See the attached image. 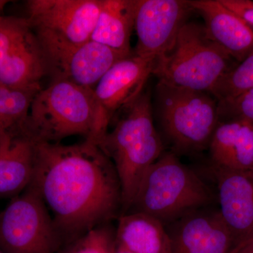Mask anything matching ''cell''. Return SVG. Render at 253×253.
I'll use <instances>...</instances> for the list:
<instances>
[{
  "mask_svg": "<svg viewBox=\"0 0 253 253\" xmlns=\"http://www.w3.org/2000/svg\"><path fill=\"white\" fill-rule=\"evenodd\" d=\"M228 9L243 18L253 27V1L251 0H220Z\"/></svg>",
  "mask_w": 253,
  "mask_h": 253,
  "instance_id": "obj_24",
  "label": "cell"
},
{
  "mask_svg": "<svg viewBox=\"0 0 253 253\" xmlns=\"http://www.w3.org/2000/svg\"><path fill=\"white\" fill-rule=\"evenodd\" d=\"M63 246L51 214L31 186L0 212V249L5 253H56Z\"/></svg>",
  "mask_w": 253,
  "mask_h": 253,
  "instance_id": "obj_7",
  "label": "cell"
},
{
  "mask_svg": "<svg viewBox=\"0 0 253 253\" xmlns=\"http://www.w3.org/2000/svg\"><path fill=\"white\" fill-rule=\"evenodd\" d=\"M208 149L213 166L230 169L253 168V123L219 121Z\"/></svg>",
  "mask_w": 253,
  "mask_h": 253,
  "instance_id": "obj_17",
  "label": "cell"
},
{
  "mask_svg": "<svg viewBox=\"0 0 253 253\" xmlns=\"http://www.w3.org/2000/svg\"><path fill=\"white\" fill-rule=\"evenodd\" d=\"M204 19L211 38L238 63L253 51V27L221 4L220 0L189 1Z\"/></svg>",
  "mask_w": 253,
  "mask_h": 253,
  "instance_id": "obj_16",
  "label": "cell"
},
{
  "mask_svg": "<svg viewBox=\"0 0 253 253\" xmlns=\"http://www.w3.org/2000/svg\"><path fill=\"white\" fill-rule=\"evenodd\" d=\"M237 63L204 25L187 22L172 47L156 59L153 75L161 84L211 93Z\"/></svg>",
  "mask_w": 253,
  "mask_h": 253,
  "instance_id": "obj_4",
  "label": "cell"
},
{
  "mask_svg": "<svg viewBox=\"0 0 253 253\" xmlns=\"http://www.w3.org/2000/svg\"><path fill=\"white\" fill-rule=\"evenodd\" d=\"M192 11L185 0H137L134 54L156 61L172 47Z\"/></svg>",
  "mask_w": 253,
  "mask_h": 253,
  "instance_id": "obj_10",
  "label": "cell"
},
{
  "mask_svg": "<svg viewBox=\"0 0 253 253\" xmlns=\"http://www.w3.org/2000/svg\"><path fill=\"white\" fill-rule=\"evenodd\" d=\"M219 211L236 246L253 238V168L230 169L213 166Z\"/></svg>",
  "mask_w": 253,
  "mask_h": 253,
  "instance_id": "obj_14",
  "label": "cell"
},
{
  "mask_svg": "<svg viewBox=\"0 0 253 253\" xmlns=\"http://www.w3.org/2000/svg\"><path fill=\"white\" fill-rule=\"evenodd\" d=\"M113 253H135L131 252V251H128V250L123 249V248L119 247L116 245Z\"/></svg>",
  "mask_w": 253,
  "mask_h": 253,
  "instance_id": "obj_26",
  "label": "cell"
},
{
  "mask_svg": "<svg viewBox=\"0 0 253 253\" xmlns=\"http://www.w3.org/2000/svg\"><path fill=\"white\" fill-rule=\"evenodd\" d=\"M119 119L98 146L112 161L120 186L121 204L131 207L141 179L163 155V144L155 127L149 92L144 90L118 112Z\"/></svg>",
  "mask_w": 253,
  "mask_h": 253,
  "instance_id": "obj_2",
  "label": "cell"
},
{
  "mask_svg": "<svg viewBox=\"0 0 253 253\" xmlns=\"http://www.w3.org/2000/svg\"><path fill=\"white\" fill-rule=\"evenodd\" d=\"M46 76L39 39L26 18L0 16V83L11 89L41 90Z\"/></svg>",
  "mask_w": 253,
  "mask_h": 253,
  "instance_id": "obj_9",
  "label": "cell"
},
{
  "mask_svg": "<svg viewBox=\"0 0 253 253\" xmlns=\"http://www.w3.org/2000/svg\"><path fill=\"white\" fill-rule=\"evenodd\" d=\"M29 186L51 213L64 246L101 225L121 203L112 161L87 139L72 145L36 142Z\"/></svg>",
  "mask_w": 253,
  "mask_h": 253,
  "instance_id": "obj_1",
  "label": "cell"
},
{
  "mask_svg": "<svg viewBox=\"0 0 253 253\" xmlns=\"http://www.w3.org/2000/svg\"><path fill=\"white\" fill-rule=\"evenodd\" d=\"M115 248L116 240L111 231L99 225L65 245L59 253H113Z\"/></svg>",
  "mask_w": 253,
  "mask_h": 253,
  "instance_id": "obj_22",
  "label": "cell"
},
{
  "mask_svg": "<svg viewBox=\"0 0 253 253\" xmlns=\"http://www.w3.org/2000/svg\"><path fill=\"white\" fill-rule=\"evenodd\" d=\"M24 122L0 131V199L21 194L33 179L36 141Z\"/></svg>",
  "mask_w": 253,
  "mask_h": 253,
  "instance_id": "obj_15",
  "label": "cell"
},
{
  "mask_svg": "<svg viewBox=\"0 0 253 253\" xmlns=\"http://www.w3.org/2000/svg\"><path fill=\"white\" fill-rule=\"evenodd\" d=\"M9 2V1H6V0H0V14L4 9V6ZM0 16H1V14H0Z\"/></svg>",
  "mask_w": 253,
  "mask_h": 253,
  "instance_id": "obj_27",
  "label": "cell"
},
{
  "mask_svg": "<svg viewBox=\"0 0 253 253\" xmlns=\"http://www.w3.org/2000/svg\"><path fill=\"white\" fill-rule=\"evenodd\" d=\"M157 101L163 130L176 150L208 149L219 122V102L213 95L158 83Z\"/></svg>",
  "mask_w": 253,
  "mask_h": 253,
  "instance_id": "obj_6",
  "label": "cell"
},
{
  "mask_svg": "<svg viewBox=\"0 0 253 253\" xmlns=\"http://www.w3.org/2000/svg\"><path fill=\"white\" fill-rule=\"evenodd\" d=\"M156 60L145 59L134 52L111 66L95 85L99 107V127L96 144L107 133L108 126L120 111L132 102L144 91L153 75Z\"/></svg>",
  "mask_w": 253,
  "mask_h": 253,
  "instance_id": "obj_11",
  "label": "cell"
},
{
  "mask_svg": "<svg viewBox=\"0 0 253 253\" xmlns=\"http://www.w3.org/2000/svg\"><path fill=\"white\" fill-rule=\"evenodd\" d=\"M116 245L135 253H170V238L164 224L146 213L131 212L120 218Z\"/></svg>",
  "mask_w": 253,
  "mask_h": 253,
  "instance_id": "obj_19",
  "label": "cell"
},
{
  "mask_svg": "<svg viewBox=\"0 0 253 253\" xmlns=\"http://www.w3.org/2000/svg\"><path fill=\"white\" fill-rule=\"evenodd\" d=\"M232 253H253V238L236 246Z\"/></svg>",
  "mask_w": 253,
  "mask_h": 253,
  "instance_id": "obj_25",
  "label": "cell"
},
{
  "mask_svg": "<svg viewBox=\"0 0 253 253\" xmlns=\"http://www.w3.org/2000/svg\"><path fill=\"white\" fill-rule=\"evenodd\" d=\"M0 253H5L3 252V251H1V249H0Z\"/></svg>",
  "mask_w": 253,
  "mask_h": 253,
  "instance_id": "obj_28",
  "label": "cell"
},
{
  "mask_svg": "<svg viewBox=\"0 0 253 253\" xmlns=\"http://www.w3.org/2000/svg\"><path fill=\"white\" fill-rule=\"evenodd\" d=\"M3 86V85H2V84H1V83H0V86Z\"/></svg>",
  "mask_w": 253,
  "mask_h": 253,
  "instance_id": "obj_29",
  "label": "cell"
},
{
  "mask_svg": "<svg viewBox=\"0 0 253 253\" xmlns=\"http://www.w3.org/2000/svg\"><path fill=\"white\" fill-rule=\"evenodd\" d=\"M101 0H29L26 17L34 30L57 35L75 44L91 41Z\"/></svg>",
  "mask_w": 253,
  "mask_h": 253,
  "instance_id": "obj_12",
  "label": "cell"
},
{
  "mask_svg": "<svg viewBox=\"0 0 253 253\" xmlns=\"http://www.w3.org/2000/svg\"><path fill=\"white\" fill-rule=\"evenodd\" d=\"M137 0H101L99 17L91 41L128 56L134 29Z\"/></svg>",
  "mask_w": 253,
  "mask_h": 253,
  "instance_id": "obj_18",
  "label": "cell"
},
{
  "mask_svg": "<svg viewBox=\"0 0 253 253\" xmlns=\"http://www.w3.org/2000/svg\"><path fill=\"white\" fill-rule=\"evenodd\" d=\"M170 253H232L236 243L219 211L204 208L170 223Z\"/></svg>",
  "mask_w": 253,
  "mask_h": 253,
  "instance_id": "obj_13",
  "label": "cell"
},
{
  "mask_svg": "<svg viewBox=\"0 0 253 253\" xmlns=\"http://www.w3.org/2000/svg\"><path fill=\"white\" fill-rule=\"evenodd\" d=\"M35 31L42 50L46 76L51 81L93 89L115 63L127 56L96 42L75 44L50 32Z\"/></svg>",
  "mask_w": 253,
  "mask_h": 253,
  "instance_id": "obj_8",
  "label": "cell"
},
{
  "mask_svg": "<svg viewBox=\"0 0 253 253\" xmlns=\"http://www.w3.org/2000/svg\"><path fill=\"white\" fill-rule=\"evenodd\" d=\"M219 102V121L242 119L253 123V88Z\"/></svg>",
  "mask_w": 253,
  "mask_h": 253,
  "instance_id": "obj_23",
  "label": "cell"
},
{
  "mask_svg": "<svg viewBox=\"0 0 253 253\" xmlns=\"http://www.w3.org/2000/svg\"><path fill=\"white\" fill-rule=\"evenodd\" d=\"M24 126L36 142L59 143L74 135L96 144L99 107L92 88L51 81L36 93Z\"/></svg>",
  "mask_w": 253,
  "mask_h": 253,
  "instance_id": "obj_3",
  "label": "cell"
},
{
  "mask_svg": "<svg viewBox=\"0 0 253 253\" xmlns=\"http://www.w3.org/2000/svg\"><path fill=\"white\" fill-rule=\"evenodd\" d=\"M253 88V51L231 68L211 94L218 101L231 99Z\"/></svg>",
  "mask_w": 253,
  "mask_h": 253,
  "instance_id": "obj_21",
  "label": "cell"
},
{
  "mask_svg": "<svg viewBox=\"0 0 253 253\" xmlns=\"http://www.w3.org/2000/svg\"><path fill=\"white\" fill-rule=\"evenodd\" d=\"M40 90H24L0 86V131L26 121L35 95Z\"/></svg>",
  "mask_w": 253,
  "mask_h": 253,
  "instance_id": "obj_20",
  "label": "cell"
},
{
  "mask_svg": "<svg viewBox=\"0 0 253 253\" xmlns=\"http://www.w3.org/2000/svg\"><path fill=\"white\" fill-rule=\"evenodd\" d=\"M212 201L206 183L175 155H162L141 179L131 207L165 223L207 207Z\"/></svg>",
  "mask_w": 253,
  "mask_h": 253,
  "instance_id": "obj_5",
  "label": "cell"
}]
</instances>
